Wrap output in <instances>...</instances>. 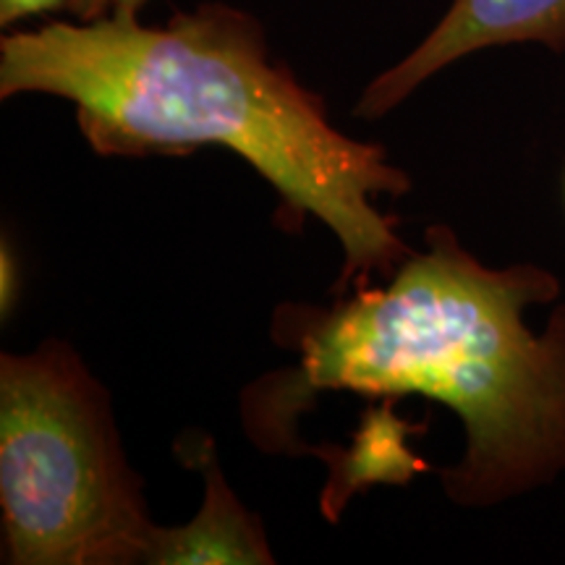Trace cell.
<instances>
[{"instance_id": "1", "label": "cell", "mask_w": 565, "mask_h": 565, "mask_svg": "<svg viewBox=\"0 0 565 565\" xmlns=\"http://www.w3.org/2000/svg\"><path fill=\"white\" fill-rule=\"evenodd\" d=\"M547 267H490L448 225L427 228L383 286L353 288L333 307L286 303L273 335L299 353L242 395L246 435L270 454L296 450V416L315 393L422 395L458 414L461 461L443 490L492 508L565 471V303Z\"/></svg>"}, {"instance_id": "2", "label": "cell", "mask_w": 565, "mask_h": 565, "mask_svg": "<svg viewBox=\"0 0 565 565\" xmlns=\"http://www.w3.org/2000/svg\"><path fill=\"white\" fill-rule=\"evenodd\" d=\"M53 95L103 158H183L225 147L275 186L282 228L317 217L343 246L333 294L387 278L412 254L395 217L374 207L412 179L380 145L338 131L328 108L273 61L246 11L204 3L162 26L137 13L11 32L0 40V97Z\"/></svg>"}, {"instance_id": "3", "label": "cell", "mask_w": 565, "mask_h": 565, "mask_svg": "<svg viewBox=\"0 0 565 565\" xmlns=\"http://www.w3.org/2000/svg\"><path fill=\"white\" fill-rule=\"evenodd\" d=\"M0 511L11 565L150 563L160 526L110 395L66 343L0 356Z\"/></svg>"}, {"instance_id": "4", "label": "cell", "mask_w": 565, "mask_h": 565, "mask_svg": "<svg viewBox=\"0 0 565 565\" xmlns=\"http://www.w3.org/2000/svg\"><path fill=\"white\" fill-rule=\"evenodd\" d=\"M519 42L565 53V0H454L435 30L364 89L356 116H385L450 63Z\"/></svg>"}, {"instance_id": "5", "label": "cell", "mask_w": 565, "mask_h": 565, "mask_svg": "<svg viewBox=\"0 0 565 565\" xmlns=\"http://www.w3.org/2000/svg\"><path fill=\"white\" fill-rule=\"evenodd\" d=\"M179 454L204 477L200 513L186 526L162 529L154 540L150 563L158 565H207V563H273L263 524L238 503L225 482L210 437L194 435V445L179 443Z\"/></svg>"}, {"instance_id": "6", "label": "cell", "mask_w": 565, "mask_h": 565, "mask_svg": "<svg viewBox=\"0 0 565 565\" xmlns=\"http://www.w3.org/2000/svg\"><path fill=\"white\" fill-rule=\"evenodd\" d=\"M74 0H0V24L13 26L17 21H24L38 13H47L71 6Z\"/></svg>"}, {"instance_id": "7", "label": "cell", "mask_w": 565, "mask_h": 565, "mask_svg": "<svg viewBox=\"0 0 565 565\" xmlns=\"http://www.w3.org/2000/svg\"><path fill=\"white\" fill-rule=\"evenodd\" d=\"M147 0H74L68 6L79 17V21H92L108 17V13H137L145 9Z\"/></svg>"}, {"instance_id": "8", "label": "cell", "mask_w": 565, "mask_h": 565, "mask_svg": "<svg viewBox=\"0 0 565 565\" xmlns=\"http://www.w3.org/2000/svg\"><path fill=\"white\" fill-rule=\"evenodd\" d=\"M0 307H3V315H9L13 307H17L19 296V273H17V257H13L11 246L3 244V252H0Z\"/></svg>"}]
</instances>
